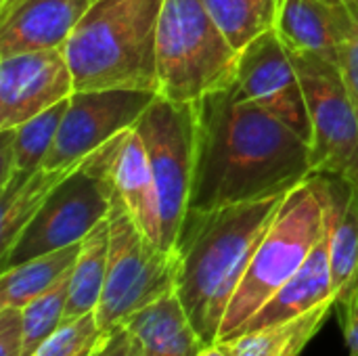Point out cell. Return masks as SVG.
Returning a JSON list of instances; mask_svg holds the SVG:
<instances>
[{"label":"cell","mask_w":358,"mask_h":356,"mask_svg":"<svg viewBox=\"0 0 358 356\" xmlns=\"http://www.w3.org/2000/svg\"><path fill=\"white\" fill-rule=\"evenodd\" d=\"M313 174L310 145L231 88L197 103L189 210H212L289 193Z\"/></svg>","instance_id":"1"},{"label":"cell","mask_w":358,"mask_h":356,"mask_svg":"<svg viewBox=\"0 0 358 356\" xmlns=\"http://www.w3.org/2000/svg\"><path fill=\"white\" fill-rule=\"evenodd\" d=\"M287 193L212 210H189L176 241V296L208 346L248 264Z\"/></svg>","instance_id":"2"},{"label":"cell","mask_w":358,"mask_h":356,"mask_svg":"<svg viewBox=\"0 0 358 356\" xmlns=\"http://www.w3.org/2000/svg\"><path fill=\"white\" fill-rule=\"evenodd\" d=\"M164 0H92L63 50L76 90L157 92V25Z\"/></svg>","instance_id":"3"},{"label":"cell","mask_w":358,"mask_h":356,"mask_svg":"<svg viewBox=\"0 0 358 356\" xmlns=\"http://www.w3.org/2000/svg\"><path fill=\"white\" fill-rule=\"evenodd\" d=\"M327 229L325 201L308 176L292 189L256 248L224 313L218 342H227L302 269Z\"/></svg>","instance_id":"4"},{"label":"cell","mask_w":358,"mask_h":356,"mask_svg":"<svg viewBox=\"0 0 358 356\" xmlns=\"http://www.w3.org/2000/svg\"><path fill=\"white\" fill-rule=\"evenodd\" d=\"M239 52L203 0H164L157 25V94L174 103H199L229 90Z\"/></svg>","instance_id":"5"},{"label":"cell","mask_w":358,"mask_h":356,"mask_svg":"<svg viewBox=\"0 0 358 356\" xmlns=\"http://www.w3.org/2000/svg\"><path fill=\"white\" fill-rule=\"evenodd\" d=\"M109 220V266L94 311L101 332H109L134 313L176 292L178 256L153 245L113 197Z\"/></svg>","instance_id":"6"},{"label":"cell","mask_w":358,"mask_h":356,"mask_svg":"<svg viewBox=\"0 0 358 356\" xmlns=\"http://www.w3.org/2000/svg\"><path fill=\"white\" fill-rule=\"evenodd\" d=\"M113 206V189L96 159L86 155L73 172L61 180L15 243L2 254V271L42 254L82 243Z\"/></svg>","instance_id":"7"},{"label":"cell","mask_w":358,"mask_h":356,"mask_svg":"<svg viewBox=\"0 0 358 356\" xmlns=\"http://www.w3.org/2000/svg\"><path fill=\"white\" fill-rule=\"evenodd\" d=\"M134 128L143 138L159 191L164 248L174 252L191 201L197 103H174L157 94Z\"/></svg>","instance_id":"8"},{"label":"cell","mask_w":358,"mask_h":356,"mask_svg":"<svg viewBox=\"0 0 358 356\" xmlns=\"http://www.w3.org/2000/svg\"><path fill=\"white\" fill-rule=\"evenodd\" d=\"M289 55L313 128V174H334L358 185V118L340 67L315 55Z\"/></svg>","instance_id":"9"},{"label":"cell","mask_w":358,"mask_h":356,"mask_svg":"<svg viewBox=\"0 0 358 356\" xmlns=\"http://www.w3.org/2000/svg\"><path fill=\"white\" fill-rule=\"evenodd\" d=\"M155 97L153 90L130 88L76 90L42 166L55 170L82 162L113 136L132 128Z\"/></svg>","instance_id":"10"},{"label":"cell","mask_w":358,"mask_h":356,"mask_svg":"<svg viewBox=\"0 0 358 356\" xmlns=\"http://www.w3.org/2000/svg\"><path fill=\"white\" fill-rule=\"evenodd\" d=\"M231 92L239 101L262 107L310 145L313 128L304 88L294 59L275 29L262 34L239 52Z\"/></svg>","instance_id":"11"},{"label":"cell","mask_w":358,"mask_h":356,"mask_svg":"<svg viewBox=\"0 0 358 356\" xmlns=\"http://www.w3.org/2000/svg\"><path fill=\"white\" fill-rule=\"evenodd\" d=\"M76 92L63 48L0 57V130L15 128Z\"/></svg>","instance_id":"12"},{"label":"cell","mask_w":358,"mask_h":356,"mask_svg":"<svg viewBox=\"0 0 358 356\" xmlns=\"http://www.w3.org/2000/svg\"><path fill=\"white\" fill-rule=\"evenodd\" d=\"M92 157L107 174L113 197L126 208L138 231L159 250L164 248L159 191L151 164L136 128H128L92 151ZM168 252V250H166Z\"/></svg>","instance_id":"13"},{"label":"cell","mask_w":358,"mask_h":356,"mask_svg":"<svg viewBox=\"0 0 358 356\" xmlns=\"http://www.w3.org/2000/svg\"><path fill=\"white\" fill-rule=\"evenodd\" d=\"M92 0H8L0 4V57L63 48Z\"/></svg>","instance_id":"14"},{"label":"cell","mask_w":358,"mask_h":356,"mask_svg":"<svg viewBox=\"0 0 358 356\" xmlns=\"http://www.w3.org/2000/svg\"><path fill=\"white\" fill-rule=\"evenodd\" d=\"M310 178L325 201L334 290L342 304L358 275V185L334 174H310Z\"/></svg>","instance_id":"15"},{"label":"cell","mask_w":358,"mask_h":356,"mask_svg":"<svg viewBox=\"0 0 358 356\" xmlns=\"http://www.w3.org/2000/svg\"><path fill=\"white\" fill-rule=\"evenodd\" d=\"M329 298H336V290L329 260V231L325 229L323 239L317 243L302 269L239 329L237 336L296 319Z\"/></svg>","instance_id":"16"},{"label":"cell","mask_w":358,"mask_h":356,"mask_svg":"<svg viewBox=\"0 0 358 356\" xmlns=\"http://www.w3.org/2000/svg\"><path fill=\"white\" fill-rule=\"evenodd\" d=\"M124 325L141 342L145 356H199L208 346L176 292L134 313Z\"/></svg>","instance_id":"17"},{"label":"cell","mask_w":358,"mask_h":356,"mask_svg":"<svg viewBox=\"0 0 358 356\" xmlns=\"http://www.w3.org/2000/svg\"><path fill=\"white\" fill-rule=\"evenodd\" d=\"M275 31L289 52L315 55L338 65L340 15L325 0H281Z\"/></svg>","instance_id":"18"},{"label":"cell","mask_w":358,"mask_h":356,"mask_svg":"<svg viewBox=\"0 0 358 356\" xmlns=\"http://www.w3.org/2000/svg\"><path fill=\"white\" fill-rule=\"evenodd\" d=\"M336 308L338 300L329 298L296 319L248 332L218 344H222L229 356H300L308 342L329 321Z\"/></svg>","instance_id":"19"},{"label":"cell","mask_w":358,"mask_h":356,"mask_svg":"<svg viewBox=\"0 0 358 356\" xmlns=\"http://www.w3.org/2000/svg\"><path fill=\"white\" fill-rule=\"evenodd\" d=\"M78 164L55 170L42 166L36 172H15L10 180L0 187V254L15 243L19 233Z\"/></svg>","instance_id":"20"},{"label":"cell","mask_w":358,"mask_h":356,"mask_svg":"<svg viewBox=\"0 0 358 356\" xmlns=\"http://www.w3.org/2000/svg\"><path fill=\"white\" fill-rule=\"evenodd\" d=\"M80 250L82 243H76L4 269L0 275V306L23 308L25 304L48 292L65 275L71 273Z\"/></svg>","instance_id":"21"},{"label":"cell","mask_w":358,"mask_h":356,"mask_svg":"<svg viewBox=\"0 0 358 356\" xmlns=\"http://www.w3.org/2000/svg\"><path fill=\"white\" fill-rule=\"evenodd\" d=\"M109 266V220H103L84 241L69 277V298L65 319L73 321L94 313L107 281Z\"/></svg>","instance_id":"22"},{"label":"cell","mask_w":358,"mask_h":356,"mask_svg":"<svg viewBox=\"0 0 358 356\" xmlns=\"http://www.w3.org/2000/svg\"><path fill=\"white\" fill-rule=\"evenodd\" d=\"M203 4L231 44L243 50L250 42L275 29L281 0H203Z\"/></svg>","instance_id":"23"},{"label":"cell","mask_w":358,"mask_h":356,"mask_svg":"<svg viewBox=\"0 0 358 356\" xmlns=\"http://www.w3.org/2000/svg\"><path fill=\"white\" fill-rule=\"evenodd\" d=\"M67 103H69V99L38 113L36 118H31L15 128H6V130H10V138H13L15 172H36L38 168H42L44 159L57 138V132L61 128V120L65 115Z\"/></svg>","instance_id":"24"},{"label":"cell","mask_w":358,"mask_h":356,"mask_svg":"<svg viewBox=\"0 0 358 356\" xmlns=\"http://www.w3.org/2000/svg\"><path fill=\"white\" fill-rule=\"evenodd\" d=\"M69 275H65L48 292L31 300L21 308L23 313V356H31L42 342L52 336L65 319V306L69 298Z\"/></svg>","instance_id":"25"},{"label":"cell","mask_w":358,"mask_h":356,"mask_svg":"<svg viewBox=\"0 0 358 356\" xmlns=\"http://www.w3.org/2000/svg\"><path fill=\"white\" fill-rule=\"evenodd\" d=\"M101 336L103 332L99 329L96 315L88 313L80 319L63 323L31 356H80L92 348Z\"/></svg>","instance_id":"26"},{"label":"cell","mask_w":358,"mask_h":356,"mask_svg":"<svg viewBox=\"0 0 358 356\" xmlns=\"http://www.w3.org/2000/svg\"><path fill=\"white\" fill-rule=\"evenodd\" d=\"M336 6L340 15L338 67L358 118V0H348Z\"/></svg>","instance_id":"27"},{"label":"cell","mask_w":358,"mask_h":356,"mask_svg":"<svg viewBox=\"0 0 358 356\" xmlns=\"http://www.w3.org/2000/svg\"><path fill=\"white\" fill-rule=\"evenodd\" d=\"M90 356H145V350L134 334L120 323L113 329L103 332Z\"/></svg>","instance_id":"28"},{"label":"cell","mask_w":358,"mask_h":356,"mask_svg":"<svg viewBox=\"0 0 358 356\" xmlns=\"http://www.w3.org/2000/svg\"><path fill=\"white\" fill-rule=\"evenodd\" d=\"M0 356H23V313L0 306Z\"/></svg>","instance_id":"29"},{"label":"cell","mask_w":358,"mask_h":356,"mask_svg":"<svg viewBox=\"0 0 358 356\" xmlns=\"http://www.w3.org/2000/svg\"><path fill=\"white\" fill-rule=\"evenodd\" d=\"M336 313L340 315L350 356H358V283L350 290L346 300L336 308Z\"/></svg>","instance_id":"30"},{"label":"cell","mask_w":358,"mask_h":356,"mask_svg":"<svg viewBox=\"0 0 358 356\" xmlns=\"http://www.w3.org/2000/svg\"><path fill=\"white\" fill-rule=\"evenodd\" d=\"M199 356H229L227 350L222 348V344H212V346H206V350Z\"/></svg>","instance_id":"31"},{"label":"cell","mask_w":358,"mask_h":356,"mask_svg":"<svg viewBox=\"0 0 358 356\" xmlns=\"http://www.w3.org/2000/svg\"><path fill=\"white\" fill-rule=\"evenodd\" d=\"M325 2H329V4H342V2H348V0H325Z\"/></svg>","instance_id":"32"},{"label":"cell","mask_w":358,"mask_h":356,"mask_svg":"<svg viewBox=\"0 0 358 356\" xmlns=\"http://www.w3.org/2000/svg\"><path fill=\"white\" fill-rule=\"evenodd\" d=\"M94 346H96V344H94ZM94 346H92V348H88V350H86L84 355H80V356H90V355H92V350H94Z\"/></svg>","instance_id":"33"},{"label":"cell","mask_w":358,"mask_h":356,"mask_svg":"<svg viewBox=\"0 0 358 356\" xmlns=\"http://www.w3.org/2000/svg\"><path fill=\"white\" fill-rule=\"evenodd\" d=\"M6 2H8V0H0V4H6Z\"/></svg>","instance_id":"34"}]
</instances>
